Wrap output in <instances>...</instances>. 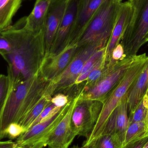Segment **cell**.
<instances>
[{"mask_svg":"<svg viewBox=\"0 0 148 148\" xmlns=\"http://www.w3.org/2000/svg\"><path fill=\"white\" fill-rule=\"evenodd\" d=\"M148 90V59L141 72L132 84L127 93L129 115L133 113Z\"/></svg>","mask_w":148,"mask_h":148,"instance_id":"cell-17","label":"cell"},{"mask_svg":"<svg viewBox=\"0 0 148 148\" xmlns=\"http://www.w3.org/2000/svg\"><path fill=\"white\" fill-rule=\"evenodd\" d=\"M146 95H147V101H148V108H147V109H148V114H147V120H148V90L147 91V93H146Z\"/></svg>","mask_w":148,"mask_h":148,"instance_id":"cell-35","label":"cell"},{"mask_svg":"<svg viewBox=\"0 0 148 148\" xmlns=\"http://www.w3.org/2000/svg\"><path fill=\"white\" fill-rule=\"evenodd\" d=\"M22 0H0V30L9 27L12 18L21 4Z\"/></svg>","mask_w":148,"mask_h":148,"instance_id":"cell-19","label":"cell"},{"mask_svg":"<svg viewBox=\"0 0 148 148\" xmlns=\"http://www.w3.org/2000/svg\"><path fill=\"white\" fill-rule=\"evenodd\" d=\"M78 47L77 42H69L58 53L46 55L39 71L42 77L49 82L54 80L71 62Z\"/></svg>","mask_w":148,"mask_h":148,"instance_id":"cell-9","label":"cell"},{"mask_svg":"<svg viewBox=\"0 0 148 148\" xmlns=\"http://www.w3.org/2000/svg\"><path fill=\"white\" fill-rule=\"evenodd\" d=\"M129 126L127 95L119 103L107 122L102 135L109 134L117 136L124 145V138Z\"/></svg>","mask_w":148,"mask_h":148,"instance_id":"cell-14","label":"cell"},{"mask_svg":"<svg viewBox=\"0 0 148 148\" xmlns=\"http://www.w3.org/2000/svg\"><path fill=\"white\" fill-rule=\"evenodd\" d=\"M51 102L56 107L62 108L69 102L67 96L62 94H59L52 98Z\"/></svg>","mask_w":148,"mask_h":148,"instance_id":"cell-31","label":"cell"},{"mask_svg":"<svg viewBox=\"0 0 148 148\" xmlns=\"http://www.w3.org/2000/svg\"><path fill=\"white\" fill-rule=\"evenodd\" d=\"M16 148H25L23 147H17Z\"/></svg>","mask_w":148,"mask_h":148,"instance_id":"cell-39","label":"cell"},{"mask_svg":"<svg viewBox=\"0 0 148 148\" xmlns=\"http://www.w3.org/2000/svg\"><path fill=\"white\" fill-rule=\"evenodd\" d=\"M11 88L8 76L0 74V117Z\"/></svg>","mask_w":148,"mask_h":148,"instance_id":"cell-26","label":"cell"},{"mask_svg":"<svg viewBox=\"0 0 148 148\" xmlns=\"http://www.w3.org/2000/svg\"><path fill=\"white\" fill-rule=\"evenodd\" d=\"M25 132L23 128L21 125L15 123H10L4 131V138H8L9 140H16Z\"/></svg>","mask_w":148,"mask_h":148,"instance_id":"cell-28","label":"cell"},{"mask_svg":"<svg viewBox=\"0 0 148 148\" xmlns=\"http://www.w3.org/2000/svg\"><path fill=\"white\" fill-rule=\"evenodd\" d=\"M148 59L146 53L137 55L124 76L107 96L103 101V105L94 129L89 138L83 145L84 147L87 148L101 135L110 115L122 98L127 95L130 86L144 68Z\"/></svg>","mask_w":148,"mask_h":148,"instance_id":"cell-3","label":"cell"},{"mask_svg":"<svg viewBox=\"0 0 148 148\" xmlns=\"http://www.w3.org/2000/svg\"><path fill=\"white\" fill-rule=\"evenodd\" d=\"M107 44L95 42L84 46L78 53L75 54L71 62L54 80L49 82L46 90V94L52 95L56 91L64 89L75 84L80 75L86 62L91 55Z\"/></svg>","mask_w":148,"mask_h":148,"instance_id":"cell-7","label":"cell"},{"mask_svg":"<svg viewBox=\"0 0 148 148\" xmlns=\"http://www.w3.org/2000/svg\"><path fill=\"white\" fill-rule=\"evenodd\" d=\"M125 57L126 56L124 49L122 44L120 43L113 49L108 64L110 66L113 65L116 62L123 60Z\"/></svg>","mask_w":148,"mask_h":148,"instance_id":"cell-29","label":"cell"},{"mask_svg":"<svg viewBox=\"0 0 148 148\" xmlns=\"http://www.w3.org/2000/svg\"><path fill=\"white\" fill-rule=\"evenodd\" d=\"M10 48V43L8 40L0 33V55L3 58L8 54Z\"/></svg>","mask_w":148,"mask_h":148,"instance_id":"cell-30","label":"cell"},{"mask_svg":"<svg viewBox=\"0 0 148 148\" xmlns=\"http://www.w3.org/2000/svg\"><path fill=\"white\" fill-rule=\"evenodd\" d=\"M133 13L121 40L126 57L136 56L148 32V0H134Z\"/></svg>","mask_w":148,"mask_h":148,"instance_id":"cell-5","label":"cell"},{"mask_svg":"<svg viewBox=\"0 0 148 148\" xmlns=\"http://www.w3.org/2000/svg\"><path fill=\"white\" fill-rule=\"evenodd\" d=\"M79 1L67 0L65 13L49 53H58L68 43L76 16Z\"/></svg>","mask_w":148,"mask_h":148,"instance_id":"cell-13","label":"cell"},{"mask_svg":"<svg viewBox=\"0 0 148 148\" xmlns=\"http://www.w3.org/2000/svg\"><path fill=\"white\" fill-rule=\"evenodd\" d=\"M90 101L79 100L72 116V127L77 136L85 137L90 136L97 121L101 108Z\"/></svg>","mask_w":148,"mask_h":148,"instance_id":"cell-10","label":"cell"},{"mask_svg":"<svg viewBox=\"0 0 148 148\" xmlns=\"http://www.w3.org/2000/svg\"><path fill=\"white\" fill-rule=\"evenodd\" d=\"M1 32H2V31H1V30H0V33H1Z\"/></svg>","mask_w":148,"mask_h":148,"instance_id":"cell-43","label":"cell"},{"mask_svg":"<svg viewBox=\"0 0 148 148\" xmlns=\"http://www.w3.org/2000/svg\"><path fill=\"white\" fill-rule=\"evenodd\" d=\"M62 108L56 107L54 103L51 102V103L44 109V110L41 113L38 118L33 123L30 128L41 122L44 121H46V120L51 118L57 112H59Z\"/></svg>","mask_w":148,"mask_h":148,"instance_id":"cell-27","label":"cell"},{"mask_svg":"<svg viewBox=\"0 0 148 148\" xmlns=\"http://www.w3.org/2000/svg\"><path fill=\"white\" fill-rule=\"evenodd\" d=\"M106 0H79L77 12L68 43L77 42L95 13Z\"/></svg>","mask_w":148,"mask_h":148,"instance_id":"cell-12","label":"cell"},{"mask_svg":"<svg viewBox=\"0 0 148 148\" xmlns=\"http://www.w3.org/2000/svg\"><path fill=\"white\" fill-rule=\"evenodd\" d=\"M143 148H148V142L146 144V145L145 146V147H144Z\"/></svg>","mask_w":148,"mask_h":148,"instance_id":"cell-37","label":"cell"},{"mask_svg":"<svg viewBox=\"0 0 148 148\" xmlns=\"http://www.w3.org/2000/svg\"><path fill=\"white\" fill-rule=\"evenodd\" d=\"M74 148V146H73V147H72V148Z\"/></svg>","mask_w":148,"mask_h":148,"instance_id":"cell-42","label":"cell"},{"mask_svg":"<svg viewBox=\"0 0 148 148\" xmlns=\"http://www.w3.org/2000/svg\"><path fill=\"white\" fill-rule=\"evenodd\" d=\"M67 0L53 1L46 19L44 29L46 55L49 53L65 13Z\"/></svg>","mask_w":148,"mask_h":148,"instance_id":"cell-15","label":"cell"},{"mask_svg":"<svg viewBox=\"0 0 148 148\" xmlns=\"http://www.w3.org/2000/svg\"><path fill=\"white\" fill-rule=\"evenodd\" d=\"M136 56L126 57L113 65H108V68L98 81L92 85L85 87V91L80 94L79 100L104 101L124 76Z\"/></svg>","mask_w":148,"mask_h":148,"instance_id":"cell-6","label":"cell"},{"mask_svg":"<svg viewBox=\"0 0 148 148\" xmlns=\"http://www.w3.org/2000/svg\"><path fill=\"white\" fill-rule=\"evenodd\" d=\"M74 148H86L85 147H80L78 146H74Z\"/></svg>","mask_w":148,"mask_h":148,"instance_id":"cell-36","label":"cell"},{"mask_svg":"<svg viewBox=\"0 0 148 148\" xmlns=\"http://www.w3.org/2000/svg\"><path fill=\"white\" fill-rule=\"evenodd\" d=\"M71 101L53 116L31 127L15 140L17 147L25 148H43L50 135L66 113Z\"/></svg>","mask_w":148,"mask_h":148,"instance_id":"cell-8","label":"cell"},{"mask_svg":"<svg viewBox=\"0 0 148 148\" xmlns=\"http://www.w3.org/2000/svg\"><path fill=\"white\" fill-rule=\"evenodd\" d=\"M133 10L132 3L128 1L122 3L116 23L107 45L106 58L108 61L113 49L120 43L131 20Z\"/></svg>","mask_w":148,"mask_h":148,"instance_id":"cell-16","label":"cell"},{"mask_svg":"<svg viewBox=\"0 0 148 148\" xmlns=\"http://www.w3.org/2000/svg\"><path fill=\"white\" fill-rule=\"evenodd\" d=\"M17 147L16 143L12 140H9L5 141H0V148H16Z\"/></svg>","mask_w":148,"mask_h":148,"instance_id":"cell-33","label":"cell"},{"mask_svg":"<svg viewBox=\"0 0 148 148\" xmlns=\"http://www.w3.org/2000/svg\"><path fill=\"white\" fill-rule=\"evenodd\" d=\"M148 142V136L130 143L123 148H143Z\"/></svg>","mask_w":148,"mask_h":148,"instance_id":"cell-32","label":"cell"},{"mask_svg":"<svg viewBox=\"0 0 148 148\" xmlns=\"http://www.w3.org/2000/svg\"><path fill=\"white\" fill-rule=\"evenodd\" d=\"M29 1H30V0H29Z\"/></svg>","mask_w":148,"mask_h":148,"instance_id":"cell-44","label":"cell"},{"mask_svg":"<svg viewBox=\"0 0 148 148\" xmlns=\"http://www.w3.org/2000/svg\"><path fill=\"white\" fill-rule=\"evenodd\" d=\"M60 1V0H53V1Z\"/></svg>","mask_w":148,"mask_h":148,"instance_id":"cell-40","label":"cell"},{"mask_svg":"<svg viewBox=\"0 0 148 148\" xmlns=\"http://www.w3.org/2000/svg\"><path fill=\"white\" fill-rule=\"evenodd\" d=\"M134 1V0H128V1L129 2L131 3H132V2H133Z\"/></svg>","mask_w":148,"mask_h":148,"instance_id":"cell-38","label":"cell"},{"mask_svg":"<svg viewBox=\"0 0 148 148\" xmlns=\"http://www.w3.org/2000/svg\"><path fill=\"white\" fill-rule=\"evenodd\" d=\"M49 82L38 73L33 77L11 87L0 117V140L13 123L20 124L46 93Z\"/></svg>","mask_w":148,"mask_h":148,"instance_id":"cell-2","label":"cell"},{"mask_svg":"<svg viewBox=\"0 0 148 148\" xmlns=\"http://www.w3.org/2000/svg\"><path fill=\"white\" fill-rule=\"evenodd\" d=\"M79 97L80 95L71 101L66 113L50 135L47 142L49 148H69L75 137L77 136L72 127V119Z\"/></svg>","mask_w":148,"mask_h":148,"instance_id":"cell-11","label":"cell"},{"mask_svg":"<svg viewBox=\"0 0 148 148\" xmlns=\"http://www.w3.org/2000/svg\"><path fill=\"white\" fill-rule=\"evenodd\" d=\"M108 68V61L106 56L92 69L88 79L86 87L90 86L98 81Z\"/></svg>","mask_w":148,"mask_h":148,"instance_id":"cell-24","label":"cell"},{"mask_svg":"<svg viewBox=\"0 0 148 148\" xmlns=\"http://www.w3.org/2000/svg\"><path fill=\"white\" fill-rule=\"evenodd\" d=\"M123 143L117 136L101 135L86 148H123Z\"/></svg>","mask_w":148,"mask_h":148,"instance_id":"cell-22","label":"cell"},{"mask_svg":"<svg viewBox=\"0 0 148 148\" xmlns=\"http://www.w3.org/2000/svg\"><path fill=\"white\" fill-rule=\"evenodd\" d=\"M106 49L107 46L99 49L90 56L84 64L80 75L87 72L90 73L92 69L106 56Z\"/></svg>","mask_w":148,"mask_h":148,"instance_id":"cell-25","label":"cell"},{"mask_svg":"<svg viewBox=\"0 0 148 148\" xmlns=\"http://www.w3.org/2000/svg\"><path fill=\"white\" fill-rule=\"evenodd\" d=\"M124 1V0H120V1H121V2H122L123 1Z\"/></svg>","mask_w":148,"mask_h":148,"instance_id":"cell-41","label":"cell"},{"mask_svg":"<svg viewBox=\"0 0 148 148\" xmlns=\"http://www.w3.org/2000/svg\"><path fill=\"white\" fill-rule=\"evenodd\" d=\"M53 0H36L32 12L26 16L25 26L36 34L44 31L46 19Z\"/></svg>","mask_w":148,"mask_h":148,"instance_id":"cell-18","label":"cell"},{"mask_svg":"<svg viewBox=\"0 0 148 148\" xmlns=\"http://www.w3.org/2000/svg\"><path fill=\"white\" fill-rule=\"evenodd\" d=\"M148 101L145 95L134 111L129 115V125L139 122L148 121Z\"/></svg>","mask_w":148,"mask_h":148,"instance_id":"cell-23","label":"cell"},{"mask_svg":"<svg viewBox=\"0 0 148 148\" xmlns=\"http://www.w3.org/2000/svg\"><path fill=\"white\" fill-rule=\"evenodd\" d=\"M145 43L148 42V32L147 34L146 35V36H145Z\"/></svg>","mask_w":148,"mask_h":148,"instance_id":"cell-34","label":"cell"},{"mask_svg":"<svg viewBox=\"0 0 148 148\" xmlns=\"http://www.w3.org/2000/svg\"><path fill=\"white\" fill-rule=\"evenodd\" d=\"M122 3L120 0H106L101 5L77 42L78 47L95 42L108 44Z\"/></svg>","mask_w":148,"mask_h":148,"instance_id":"cell-4","label":"cell"},{"mask_svg":"<svg viewBox=\"0 0 148 148\" xmlns=\"http://www.w3.org/2000/svg\"><path fill=\"white\" fill-rule=\"evenodd\" d=\"M26 20L24 16L1 32L10 43V50L3 58L12 87L39 73L46 54L44 30L38 34L30 31L25 27Z\"/></svg>","mask_w":148,"mask_h":148,"instance_id":"cell-1","label":"cell"},{"mask_svg":"<svg viewBox=\"0 0 148 148\" xmlns=\"http://www.w3.org/2000/svg\"><path fill=\"white\" fill-rule=\"evenodd\" d=\"M148 136V122H139L129 125L124 138L123 147L128 143Z\"/></svg>","mask_w":148,"mask_h":148,"instance_id":"cell-21","label":"cell"},{"mask_svg":"<svg viewBox=\"0 0 148 148\" xmlns=\"http://www.w3.org/2000/svg\"><path fill=\"white\" fill-rule=\"evenodd\" d=\"M52 98L51 95L45 93L33 109L21 122L19 124L23 128L25 132L29 129L44 109L51 103Z\"/></svg>","mask_w":148,"mask_h":148,"instance_id":"cell-20","label":"cell"}]
</instances>
